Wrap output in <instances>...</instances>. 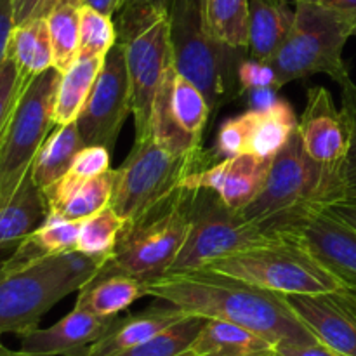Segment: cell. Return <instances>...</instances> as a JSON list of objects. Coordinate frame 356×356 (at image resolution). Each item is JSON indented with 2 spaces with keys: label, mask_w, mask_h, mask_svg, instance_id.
<instances>
[{
  "label": "cell",
  "mask_w": 356,
  "mask_h": 356,
  "mask_svg": "<svg viewBox=\"0 0 356 356\" xmlns=\"http://www.w3.org/2000/svg\"><path fill=\"white\" fill-rule=\"evenodd\" d=\"M292 0H249V56L271 58L294 19Z\"/></svg>",
  "instance_id": "25"
},
{
  "label": "cell",
  "mask_w": 356,
  "mask_h": 356,
  "mask_svg": "<svg viewBox=\"0 0 356 356\" xmlns=\"http://www.w3.org/2000/svg\"><path fill=\"white\" fill-rule=\"evenodd\" d=\"M327 211L356 229V190L348 191L344 197L330 204Z\"/></svg>",
  "instance_id": "43"
},
{
  "label": "cell",
  "mask_w": 356,
  "mask_h": 356,
  "mask_svg": "<svg viewBox=\"0 0 356 356\" xmlns=\"http://www.w3.org/2000/svg\"><path fill=\"white\" fill-rule=\"evenodd\" d=\"M52 0H14V19L16 24L30 21L33 17L45 16Z\"/></svg>",
  "instance_id": "42"
},
{
  "label": "cell",
  "mask_w": 356,
  "mask_h": 356,
  "mask_svg": "<svg viewBox=\"0 0 356 356\" xmlns=\"http://www.w3.org/2000/svg\"><path fill=\"white\" fill-rule=\"evenodd\" d=\"M341 108L346 115L351 131L350 153H348L346 165H344V179H346L348 191H350L356 190V83L351 79H348L341 86Z\"/></svg>",
  "instance_id": "38"
},
{
  "label": "cell",
  "mask_w": 356,
  "mask_h": 356,
  "mask_svg": "<svg viewBox=\"0 0 356 356\" xmlns=\"http://www.w3.org/2000/svg\"><path fill=\"white\" fill-rule=\"evenodd\" d=\"M346 287H356V229L327 209L309 214L291 233Z\"/></svg>",
  "instance_id": "16"
},
{
  "label": "cell",
  "mask_w": 356,
  "mask_h": 356,
  "mask_svg": "<svg viewBox=\"0 0 356 356\" xmlns=\"http://www.w3.org/2000/svg\"><path fill=\"white\" fill-rule=\"evenodd\" d=\"M47 216V200L35 184L31 170L7 204L0 205V250L16 249Z\"/></svg>",
  "instance_id": "22"
},
{
  "label": "cell",
  "mask_w": 356,
  "mask_h": 356,
  "mask_svg": "<svg viewBox=\"0 0 356 356\" xmlns=\"http://www.w3.org/2000/svg\"><path fill=\"white\" fill-rule=\"evenodd\" d=\"M117 24L111 16L99 13L89 6L82 7L80 14L79 54L104 56L117 44Z\"/></svg>",
  "instance_id": "34"
},
{
  "label": "cell",
  "mask_w": 356,
  "mask_h": 356,
  "mask_svg": "<svg viewBox=\"0 0 356 356\" xmlns=\"http://www.w3.org/2000/svg\"><path fill=\"white\" fill-rule=\"evenodd\" d=\"M346 191L344 174L313 162L296 131L291 141L271 159L259 195L240 212L266 232L285 236L309 214L327 209Z\"/></svg>",
  "instance_id": "2"
},
{
  "label": "cell",
  "mask_w": 356,
  "mask_h": 356,
  "mask_svg": "<svg viewBox=\"0 0 356 356\" xmlns=\"http://www.w3.org/2000/svg\"><path fill=\"white\" fill-rule=\"evenodd\" d=\"M205 268L284 296L327 294L346 287L308 247L291 235L221 257Z\"/></svg>",
  "instance_id": "6"
},
{
  "label": "cell",
  "mask_w": 356,
  "mask_h": 356,
  "mask_svg": "<svg viewBox=\"0 0 356 356\" xmlns=\"http://www.w3.org/2000/svg\"><path fill=\"white\" fill-rule=\"evenodd\" d=\"M129 113L132 110L127 63L124 45L117 40L104 58L87 103L75 120L82 141L113 152Z\"/></svg>",
  "instance_id": "13"
},
{
  "label": "cell",
  "mask_w": 356,
  "mask_h": 356,
  "mask_svg": "<svg viewBox=\"0 0 356 356\" xmlns=\"http://www.w3.org/2000/svg\"><path fill=\"white\" fill-rule=\"evenodd\" d=\"M70 294L52 256L24 259L13 252L0 261V336L38 329L42 316Z\"/></svg>",
  "instance_id": "11"
},
{
  "label": "cell",
  "mask_w": 356,
  "mask_h": 356,
  "mask_svg": "<svg viewBox=\"0 0 356 356\" xmlns=\"http://www.w3.org/2000/svg\"><path fill=\"white\" fill-rule=\"evenodd\" d=\"M124 226V219L117 214L111 205H106L103 211L83 219L76 249L90 256H111Z\"/></svg>",
  "instance_id": "33"
},
{
  "label": "cell",
  "mask_w": 356,
  "mask_h": 356,
  "mask_svg": "<svg viewBox=\"0 0 356 356\" xmlns=\"http://www.w3.org/2000/svg\"><path fill=\"white\" fill-rule=\"evenodd\" d=\"M250 122H252V110H247L243 113L236 115V117L229 118L219 129L218 139H216L214 152L211 153L212 160L228 159V156L242 155L247 153V146H249V132H250Z\"/></svg>",
  "instance_id": "35"
},
{
  "label": "cell",
  "mask_w": 356,
  "mask_h": 356,
  "mask_svg": "<svg viewBox=\"0 0 356 356\" xmlns=\"http://www.w3.org/2000/svg\"><path fill=\"white\" fill-rule=\"evenodd\" d=\"M149 3V6H156V7H163V9H167L169 7V2L170 0H131L129 3Z\"/></svg>",
  "instance_id": "48"
},
{
  "label": "cell",
  "mask_w": 356,
  "mask_h": 356,
  "mask_svg": "<svg viewBox=\"0 0 356 356\" xmlns=\"http://www.w3.org/2000/svg\"><path fill=\"white\" fill-rule=\"evenodd\" d=\"M294 19L277 51L266 59L277 73L280 89L316 73L343 86L350 76L343 52L355 37L356 21L341 10L315 2L294 0Z\"/></svg>",
  "instance_id": "3"
},
{
  "label": "cell",
  "mask_w": 356,
  "mask_h": 356,
  "mask_svg": "<svg viewBox=\"0 0 356 356\" xmlns=\"http://www.w3.org/2000/svg\"><path fill=\"white\" fill-rule=\"evenodd\" d=\"M183 356H275V344L235 323L205 318Z\"/></svg>",
  "instance_id": "20"
},
{
  "label": "cell",
  "mask_w": 356,
  "mask_h": 356,
  "mask_svg": "<svg viewBox=\"0 0 356 356\" xmlns=\"http://www.w3.org/2000/svg\"><path fill=\"white\" fill-rule=\"evenodd\" d=\"M76 294L75 306L97 316L110 318L120 315L138 299L146 298V284L131 275L101 271Z\"/></svg>",
  "instance_id": "23"
},
{
  "label": "cell",
  "mask_w": 356,
  "mask_h": 356,
  "mask_svg": "<svg viewBox=\"0 0 356 356\" xmlns=\"http://www.w3.org/2000/svg\"><path fill=\"white\" fill-rule=\"evenodd\" d=\"M236 83H238V94L245 96L257 89H275L280 90L277 73L273 66L268 61L249 56L242 59L236 68Z\"/></svg>",
  "instance_id": "37"
},
{
  "label": "cell",
  "mask_w": 356,
  "mask_h": 356,
  "mask_svg": "<svg viewBox=\"0 0 356 356\" xmlns=\"http://www.w3.org/2000/svg\"><path fill=\"white\" fill-rule=\"evenodd\" d=\"M83 146L86 143L82 141L76 122L52 129L31 163V177H33L35 184L44 193L49 188L54 186L68 172L73 160Z\"/></svg>",
  "instance_id": "26"
},
{
  "label": "cell",
  "mask_w": 356,
  "mask_h": 356,
  "mask_svg": "<svg viewBox=\"0 0 356 356\" xmlns=\"http://www.w3.org/2000/svg\"><path fill=\"white\" fill-rule=\"evenodd\" d=\"M275 356H343L320 341H282L275 344Z\"/></svg>",
  "instance_id": "40"
},
{
  "label": "cell",
  "mask_w": 356,
  "mask_h": 356,
  "mask_svg": "<svg viewBox=\"0 0 356 356\" xmlns=\"http://www.w3.org/2000/svg\"><path fill=\"white\" fill-rule=\"evenodd\" d=\"M7 58L16 65L23 82L54 68V51L44 16L16 24L10 35Z\"/></svg>",
  "instance_id": "24"
},
{
  "label": "cell",
  "mask_w": 356,
  "mask_h": 356,
  "mask_svg": "<svg viewBox=\"0 0 356 356\" xmlns=\"http://www.w3.org/2000/svg\"><path fill=\"white\" fill-rule=\"evenodd\" d=\"M14 26V0H0V65L7 59V47Z\"/></svg>",
  "instance_id": "41"
},
{
  "label": "cell",
  "mask_w": 356,
  "mask_h": 356,
  "mask_svg": "<svg viewBox=\"0 0 356 356\" xmlns=\"http://www.w3.org/2000/svg\"><path fill=\"white\" fill-rule=\"evenodd\" d=\"M111 170V152L104 146L86 145L73 160L68 172L59 181L65 183H82L90 177L101 176V174Z\"/></svg>",
  "instance_id": "36"
},
{
  "label": "cell",
  "mask_w": 356,
  "mask_h": 356,
  "mask_svg": "<svg viewBox=\"0 0 356 356\" xmlns=\"http://www.w3.org/2000/svg\"><path fill=\"white\" fill-rule=\"evenodd\" d=\"M188 235L167 275L202 270L221 257L284 238V235L266 232L254 221L243 218L240 211L229 209L211 190L195 188L188 190Z\"/></svg>",
  "instance_id": "7"
},
{
  "label": "cell",
  "mask_w": 356,
  "mask_h": 356,
  "mask_svg": "<svg viewBox=\"0 0 356 356\" xmlns=\"http://www.w3.org/2000/svg\"><path fill=\"white\" fill-rule=\"evenodd\" d=\"M186 188L145 218L125 222L104 273H124L146 282L167 275L179 254L190 226Z\"/></svg>",
  "instance_id": "8"
},
{
  "label": "cell",
  "mask_w": 356,
  "mask_h": 356,
  "mask_svg": "<svg viewBox=\"0 0 356 356\" xmlns=\"http://www.w3.org/2000/svg\"><path fill=\"white\" fill-rule=\"evenodd\" d=\"M113 193V169L82 183L58 181L45 191L47 212L72 221H83L110 205Z\"/></svg>",
  "instance_id": "21"
},
{
  "label": "cell",
  "mask_w": 356,
  "mask_h": 356,
  "mask_svg": "<svg viewBox=\"0 0 356 356\" xmlns=\"http://www.w3.org/2000/svg\"><path fill=\"white\" fill-rule=\"evenodd\" d=\"M211 117L204 92L181 75L170 59L153 103L152 138L172 155L200 153Z\"/></svg>",
  "instance_id": "12"
},
{
  "label": "cell",
  "mask_w": 356,
  "mask_h": 356,
  "mask_svg": "<svg viewBox=\"0 0 356 356\" xmlns=\"http://www.w3.org/2000/svg\"><path fill=\"white\" fill-rule=\"evenodd\" d=\"M306 155L323 169L343 172L351 145V131L343 108H337L329 89H308L306 106L298 124Z\"/></svg>",
  "instance_id": "14"
},
{
  "label": "cell",
  "mask_w": 356,
  "mask_h": 356,
  "mask_svg": "<svg viewBox=\"0 0 356 356\" xmlns=\"http://www.w3.org/2000/svg\"><path fill=\"white\" fill-rule=\"evenodd\" d=\"M271 159L242 153L228 159L211 162L205 169L191 174L183 183V188L195 190L205 188L218 195L229 209L242 211L259 195Z\"/></svg>",
  "instance_id": "15"
},
{
  "label": "cell",
  "mask_w": 356,
  "mask_h": 356,
  "mask_svg": "<svg viewBox=\"0 0 356 356\" xmlns=\"http://www.w3.org/2000/svg\"><path fill=\"white\" fill-rule=\"evenodd\" d=\"M86 0H52L45 13L52 51L54 68L59 73L66 72L79 58L80 14Z\"/></svg>",
  "instance_id": "30"
},
{
  "label": "cell",
  "mask_w": 356,
  "mask_h": 356,
  "mask_svg": "<svg viewBox=\"0 0 356 356\" xmlns=\"http://www.w3.org/2000/svg\"><path fill=\"white\" fill-rule=\"evenodd\" d=\"M19 73H17L16 65L9 58L0 65V132L16 104L17 96L23 87Z\"/></svg>",
  "instance_id": "39"
},
{
  "label": "cell",
  "mask_w": 356,
  "mask_h": 356,
  "mask_svg": "<svg viewBox=\"0 0 356 356\" xmlns=\"http://www.w3.org/2000/svg\"><path fill=\"white\" fill-rule=\"evenodd\" d=\"M61 73L56 68L24 82L0 132V205L7 204L31 170L35 156L56 127L52 120Z\"/></svg>",
  "instance_id": "9"
},
{
  "label": "cell",
  "mask_w": 356,
  "mask_h": 356,
  "mask_svg": "<svg viewBox=\"0 0 356 356\" xmlns=\"http://www.w3.org/2000/svg\"><path fill=\"white\" fill-rule=\"evenodd\" d=\"M298 124L292 106L280 97L266 110H252L247 153L273 159L296 134Z\"/></svg>",
  "instance_id": "29"
},
{
  "label": "cell",
  "mask_w": 356,
  "mask_h": 356,
  "mask_svg": "<svg viewBox=\"0 0 356 356\" xmlns=\"http://www.w3.org/2000/svg\"><path fill=\"white\" fill-rule=\"evenodd\" d=\"M82 221H72L63 216L47 212L42 225L28 235L14 252L24 259H42V257L59 256L76 249Z\"/></svg>",
  "instance_id": "31"
},
{
  "label": "cell",
  "mask_w": 356,
  "mask_h": 356,
  "mask_svg": "<svg viewBox=\"0 0 356 356\" xmlns=\"http://www.w3.org/2000/svg\"><path fill=\"white\" fill-rule=\"evenodd\" d=\"M2 337V336H0ZM0 356H35V355H28V353H24V351H13V350H9V348L6 346V344L2 343V339H0Z\"/></svg>",
  "instance_id": "47"
},
{
  "label": "cell",
  "mask_w": 356,
  "mask_h": 356,
  "mask_svg": "<svg viewBox=\"0 0 356 356\" xmlns=\"http://www.w3.org/2000/svg\"><path fill=\"white\" fill-rule=\"evenodd\" d=\"M104 58L79 54L75 63L61 73L58 90H56L54 108H52V120H54L56 127L72 124L79 118L80 111L92 90L94 82L99 75Z\"/></svg>",
  "instance_id": "27"
},
{
  "label": "cell",
  "mask_w": 356,
  "mask_h": 356,
  "mask_svg": "<svg viewBox=\"0 0 356 356\" xmlns=\"http://www.w3.org/2000/svg\"><path fill=\"white\" fill-rule=\"evenodd\" d=\"M204 323V316L186 315L183 320L153 336L152 339L113 356H183L198 336Z\"/></svg>",
  "instance_id": "32"
},
{
  "label": "cell",
  "mask_w": 356,
  "mask_h": 356,
  "mask_svg": "<svg viewBox=\"0 0 356 356\" xmlns=\"http://www.w3.org/2000/svg\"><path fill=\"white\" fill-rule=\"evenodd\" d=\"M129 2L131 0H86V6L92 7V9L99 10L106 16H113V14L120 13Z\"/></svg>",
  "instance_id": "44"
},
{
  "label": "cell",
  "mask_w": 356,
  "mask_h": 356,
  "mask_svg": "<svg viewBox=\"0 0 356 356\" xmlns=\"http://www.w3.org/2000/svg\"><path fill=\"white\" fill-rule=\"evenodd\" d=\"M200 14L211 40L249 52V0H200Z\"/></svg>",
  "instance_id": "28"
},
{
  "label": "cell",
  "mask_w": 356,
  "mask_h": 356,
  "mask_svg": "<svg viewBox=\"0 0 356 356\" xmlns=\"http://www.w3.org/2000/svg\"><path fill=\"white\" fill-rule=\"evenodd\" d=\"M292 2H294V0H292ZM315 2H320L323 3V6H329L332 7V9L341 10V13L348 14V16H351L356 21V0H315Z\"/></svg>",
  "instance_id": "45"
},
{
  "label": "cell",
  "mask_w": 356,
  "mask_h": 356,
  "mask_svg": "<svg viewBox=\"0 0 356 356\" xmlns=\"http://www.w3.org/2000/svg\"><path fill=\"white\" fill-rule=\"evenodd\" d=\"M146 296L176 306L188 315L235 323L273 344L316 339L296 316L284 294L207 268L146 282Z\"/></svg>",
  "instance_id": "1"
},
{
  "label": "cell",
  "mask_w": 356,
  "mask_h": 356,
  "mask_svg": "<svg viewBox=\"0 0 356 356\" xmlns=\"http://www.w3.org/2000/svg\"><path fill=\"white\" fill-rule=\"evenodd\" d=\"M117 19L118 42L127 63L136 139L152 136V113L162 76L172 54L169 10L149 3H127Z\"/></svg>",
  "instance_id": "4"
},
{
  "label": "cell",
  "mask_w": 356,
  "mask_h": 356,
  "mask_svg": "<svg viewBox=\"0 0 356 356\" xmlns=\"http://www.w3.org/2000/svg\"><path fill=\"white\" fill-rule=\"evenodd\" d=\"M341 294H343V298L346 299L348 305H350L351 308L355 309V313H356V287H344V289H341Z\"/></svg>",
  "instance_id": "46"
},
{
  "label": "cell",
  "mask_w": 356,
  "mask_h": 356,
  "mask_svg": "<svg viewBox=\"0 0 356 356\" xmlns=\"http://www.w3.org/2000/svg\"><path fill=\"white\" fill-rule=\"evenodd\" d=\"M170 42L177 72L204 92L211 115L232 99L236 49L211 40L202 26L200 0H170Z\"/></svg>",
  "instance_id": "10"
},
{
  "label": "cell",
  "mask_w": 356,
  "mask_h": 356,
  "mask_svg": "<svg viewBox=\"0 0 356 356\" xmlns=\"http://www.w3.org/2000/svg\"><path fill=\"white\" fill-rule=\"evenodd\" d=\"M309 332L343 356H356V313L341 291L285 296Z\"/></svg>",
  "instance_id": "17"
},
{
  "label": "cell",
  "mask_w": 356,
  "mask_h": 356,
  "mask_svg": "<svg viewBox=\"0 0 356 356\" xmlns=\"http://www.w3.org/2000/svg\"><path fill=\"white\" fill-rule=\"evenodd\" d=\"M209 162H214L211 153L172 155L152 136L136 139L124 163L113 169L110 205L125 222L138 221L172 198L186 177L205 169Z\"/></svg>",
  "instance_id": "5"
},
{
  "label": "cell",
  "mask_w": 356,
  "mask_h": 356,
  "mask_svg": "<svg viewBox=\"0 0 356 356\" xmlns=\"http://www.w3.org/2000/svg\"><path fill=\"white\" fill-rule=\"evenodd\" d=\"M117 316H97L75 308L47 329H35L21 336V351L35 356H86L87 350L111 329Z\"/></svg>",
  "instance_id": "18"
},
{
  "label": "cell",
  "mask_w": 356,
  "mask_h": 356,
  "mask_svg": "<svg viewBox=\"0 0 356 356\" xmlns=\"http://www.w3.org/2000/svg\"><path fill=\"white\" fill-rule=\"evenodd\" d=\"M188 313L170 305L152 306L145 312L117 316L111 329L87 350L86 356H113L152 339L167 327L183 320Z\"/></svg>",
  "instance_id": "19"
}]
</instances>
